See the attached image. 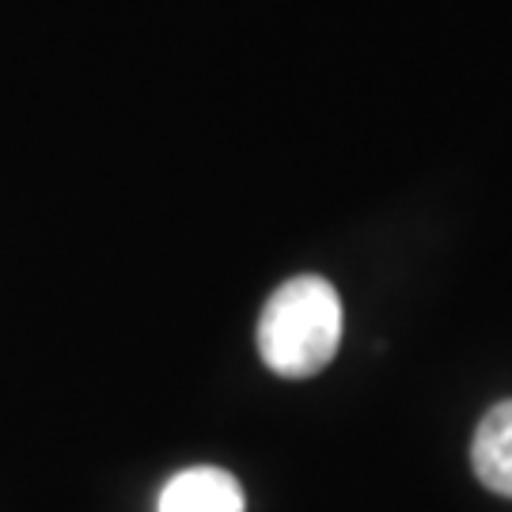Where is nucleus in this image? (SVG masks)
<instances>
[{"label":"nucleus","instance_id":"f257e3e1","mask_svg":"<svg viewBox=\"0 0 512 512\" xmlns=\"http://www.w3.org/2000/svg\"><path fill=\"white\" fill-rule=\"evenodd\" d=\"M342 342V300L327 277L300 274L285 281L262 308L258 353L270 372L308 380L334 361Z\"/></svg>","mask_w":512,"mask_h":512},{"label":"nucleus","instance_id":"f03ea898","mask_svg":"<svg viewBox=\"0 0 512 512\" xmlns=\"http://www.w3.org/2000/svg\"><path fill=\"white\" fill-rule=\"evenodd\" d=\"M243 486L220 467H186L160 490V512H243Z\"/></svg>","mask_w":512,"mask_h":512},{"label":"nucleus","instance_id":"7ed1b4c3","mask_svg":"<svg viewBox=\"0 0 512 512\" xmlns=\"http://www.w3.org/2000/svg\"><path fill=\"white\" fill-rule=\"evenodd\" d=\"M471 463H475V475L486 490L512 497V399L497 403L478 421Z\"/></svg>","mask_w":512,"mask_h":512}]
</instances>
